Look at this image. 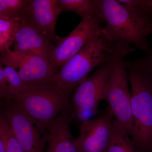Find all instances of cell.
I'll return each mask as SVG.
<instances>
[{"label":"cell","mask_w":152,"mask_h":152,"mask_svg":"<svg viewBox=\"0 0 152 152\" xmlns=\"http://www.w3.org/2000/svg\"><path fill=\"white\" fill-rule=\"evenodd\" d=\"M130 84L132 140L142 152L152 150V68L145 57L126 61Z\"/></svg>","instance_id":"cell-1"},{"label":"cell","mask_w":152,"mask_h":152,"mask_svg":"<svg viewBox=\"0 0 152 152\" xmlns=\"http://www.w3.org/2000/svg\"><path fill=\"white\" fill-rule=\"evenodd\" d=\"M72 94L50 83L30 86L17 95L13 103L32 120L44 134L58 115L70 108Z\"/></svg>","instance_id":"cell-2"},{"label":"cell","mask_w":152,"mask_h":152,"mask_svg":"<svg viewBox=\"0 0 152 152\" xmlns=\"http://www.w3.org/2000/svg\"><path fill=\"white\" fill-rule=\"evenodd\" d=\"M106 25L102 37L115 43L134 45L145 53L151 49L148 37L152 34V21L140 18L115 0H102Z\"/></svg>","instance_id":"cell-3"},{"label":"cell","mask_w":152,"mask_h":152,"mask_svg":"<svg viewBox=\"0 0 152 152\" xmlns=\"http://www.w3.org/2000/svg\"><path fill=\"white\" fill-rule=\"evenodd\" d=\"M115 51V43L98 38L68 60L54 74L50 83L72 94L94 69L111 61Z\"/></svg>","instance_id":"cell-4"},{"label":"cell","mask_w":152,"mask_h":152,"mask_svg":"<svg viewBox=\"0 0 152 152\" xmlns=\"http://www.w3.org/2000/svg\"><path fill=\"white\" fill-rule=\"evenodd\" d=\"M131 45L123 42H115L113 65L105 93L115 120L129 136L133 131L131 90L125 58L134 51Z\"/></svg>","instance_id":"cell-5"},{"label":"cell","mask_w":152,"mask_h":152,"mask_svg":"<svg viewBox=\"0 0 152 152\" xmlns=\"http://www.w3.org/2000/svg\"><path fill=\"white\" fill-rule=\"evenodd\" d=\"M101 23L94 18L85 17L69 35L63 39L58 37L49 59L55 73L84 47L102 37Z\"/></svg>","instance_id":"cell-6"},{"label":"cell","mask_w":152,"mask_h":152,"mask_svg":"<svg viewBox=\"0 0 152 152\" xmlns=\"http://www.w3.org/2000/svg\"><path fill=\"white\" fill-rule=\"evenodd\" d=\"M0 64L16 70L28 86L50 83L55 73L48 62L39 56L27 51L11 50L1 54Z\"/></svg>","instance_id":"cell-7"},{"label":"cell","mask_w":152,"mask_h":152,"mask_svg":"<svg viewBox=\"0 0 152 152\" xmlns=\"http://www.w3.org/2000/svg\"><path fill=\"white\" fill-rule=\"evenodd\" d=\"M113 63V58L99 68L76 88L71 98L74 111H97L99 103L104 99Z\"/></svg>","instance_id":"cell-8"},{"label":"cell","mask_w":152,"mask_h":152,"mask_svg":"<svg viewBox=\"0 0 152 152\" xmlns=\"http://www.w3.org/2000/svg\"><path fill=\"white\" fill-rule=\"evenodd\" d=\"M115 117L110 108L97 118L81 124L75 143L80 152H107Z\"/></svg>","instance_id":"cell-9"},{"label":"cell","mask_w":152,"mask_h":152,"mask_svg":"<svg viewBox=\"0 0 152 152\" xmlns=\"http://www.w3.org/2000/svg\"><path fill=\"white\" fill-rule=\"evenodd\" d=\"M2 114L25 152H44L48 135L42 138V133L26 113L13 103Z\"/></svg>","instance_id":"cell-10"},{"label":"cell","mask_w":152,"mask_h":152,"mask_svg":"<svg viewBox=\"0 0 152 152\" xmlns=\"http://www.w3.org/2000/svg\"><path fill=\"white\" fill-rule=\"evenodd\" d=\"M61 13L59 0H30L24 18L44 37L56 42V24Z\"/></svg>","instance_id":"cell-11"},{"label":"cell","mask_w":152,"mask_h":152,"mask_svg":"<svg viewBox=\"0 0 152 152\" xmlns=\"http://www.w3.org/2000/svg\"><path fill=\"white\" fill-rule=\"evenodd\" d=\"M19 21L18 30L13 45L14 50L31 52L49 63L50 56L55 46L53 42L44 37L24 18L20 19Z\"/></svg>","instance_id":"cell-12"},{"label":"cell","mask_w":152,"mask_h":152,"mask_svg":"<svg viewBox=\"0 0 152 152\" xmlns=\"http://www.w3.org/2000/svg\"><path fill=\"white\" fill-rule=\"evenodd\" d=\"M68 110L61 112L48 128L46 152H80L71 132Z\"/></svg>","instance_id":"cell-13"},{"label":"cell","mask_w":152,"mask_h":152,"mask_svg":"<svg viewBox=\"0 0 152 152\" xmlns=\"http://www.w3.org/2000/svg\"><path fill=\"white\" fill-rule=\"evenodd\" d=\"M61 12H71L83 18L91 17L105 22L102 0H59Z\"/></svg>","instance_id":"cell-14"},{"label":"cell","mask_w":152,"mask_h":152,"mask_svg":"<svg viewBox=\"0 0 152 152\" xmlns=\"http://www.w3.org/2000/svg\"><path fill=\"white\" fill-rule=\"evenodd\" d=\"M115 120L107 152H142Z\"/></svg>","instance_id":"cell-15"},{"label":"cell","mask_w":152,"mask_h":152,"mask_svg":"<svg viewBox=\"0 0 152 152\" xmlns=\"http://www.w3.org/2000/svg\"><path fill=\"white\" fill-rule=\"evenodd\" d=\"M19 27L18 20L0 15V52L4 53L13 45Z\"/></svg>","instance_id":"cell-16"},{"label":"cell","mask_w":152,"mask_h":152,"mask_svg":"<svg viewBox=\"0 0 152 152\" xmlns=\"http://www.w3.org/2000/svg\"><path fill=\"white\" fill-rule=\"evenodd\" d=\"M30 0H0V15L18 20L25 17Z\"/></svg>","instance_id":"cell-17"},{"label":"cell","mask_w":152,"mask_h":152,"mask_svg":"<svg viewBox=\"0 0 152 152\" xmlns=\"http://www.w3.org/2000/svg\"><path fill=\"white\" fill-rule=\"evenodd\" d=\"M3 66L8 80L7 96L6 101L13 100L17 95L27 89L30 86L24 83L14 68L10 66Z\"/></svg>","instance_id":"cell-18"},{"label":"cell","mask_w":152,"mask_h":152,"mask_svg":"<svg viewBox=\"0 0 152 152\" xmlns=\"http://www.w3.org/2000/svg\"><path fill=\"white\" fill-rule=\"evenodd\" d=\"M120 4L140 18L152 21V0H119Z\"/></svg>","instance_id":"cell-19"},{"label":"cell","mask_w":152,"mask_h":152,"mask_svg":"<svg viewBox=\"0 0 152 152\" xmlns=\"http://www.w3.org/2000/svg\"><path fill=\"white\" fill-rule=\"evenodd\" d=\"M0 137L6 142L7 152H25L7 121L2 114L0 115Z\"/></svg>","instance_id":"cell-20"},{"label":"cell","mask_w":152,"mask_h":152,"mask_svg":"<svg viewBox=\"0 0 152 152\" xmlns=\"http://www.w3.org/2000/svg\"><path fill=\"white\" fill-rule=\"evenodd\" d=\"M8 93V80L4 66L0 65V97L6 100Z\"/></svg>","instance_id":"cell-21"},{"label":"cell","mask_w":152,"mask_h":152,"mask_svg":"<svg viewBox=\"0 0 152 152\" xmlns=\"http://www.w3.org/2000/svg\"><path fill=\"white\" fill-rule=\"evenodd\" d=\"M145 58L148 61V62L150 64V65L152 68V50L150 49L148 51L146 52L145 53Z\"/></svg>","instance_id":"cell-22"},{"label":"cell","mask_w":152,"mask_h":152,"mask_svg":"<svg viewBox=\"0 0 152 152\" xmlns=\"http://www.w3.org/2000/svg\"><path fill=\"white\" fill-rule=\"evenodd\" d=\"M0 152H7L6 142L1 137H0Z\"/></svg>","instance_id":"cell-23"},{"label":"cell","mask_w":152,"mask_h":152,"mask_svg":"<svg viewBox=\"0 0 152 152\" xmlns=\"http://www.w3.org/2000/svg\"><path fill=\"white\" fill-rule=\"evenodd\" d=\"M152 152V151H151V152Z\"/></svg>","instance_id":"cell-24"}]
</instances>
